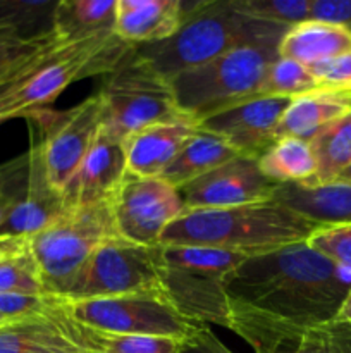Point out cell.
<instances>
[{"label":"cell","instance_id":"8fae6325","mask_svg":"<svg viewBox=\"0 0 351 353\" xmlns=\"http://www.w3.org/2000/svg\"><path fill=\"white\" fill-rule=\"evenodd\" d=\"M102 100L95 93L69 110L41 109L28 117L40 140L48 181L58 193H64L88 155L102 128Z\"/></svg>","mask_w":351,"mask_h":353},{"label":"cell","instance_id":"b9f144b4","mask_svg":"<svg viewBox=\"0 0 351 353\" xmlns=\"http://www.w3.org/2000/svg\"><path fill=\"white\" fill-rule=\"evenodd\" d=\"M7 121H9V116H7L6 107H3V105H2V102H0V124L7 123Z\"/></svg>","mask_w":351,"mask_h":353},{"label":"cell","instance_id":"cb8c5ba5","mask_svg":"<svg viewBox=\"0 0 351 353\" xmlns=\"http://www.w3.org/2000/svg\"><path fill=\"white\" fill-rule=\"evenodd\" d=\"M236 157L240 155L226 141L220 140L215 134L198 130V133L182 147L178 157L171 162L160 178L174 188L181 190L182 186L189 185L195 179L202 178L206 172L213 171Z\"/></svg>","mask_w":351,"mask_h":353},{"label":"cell","instance_id":"d6986e66","mask_svg":"<svg viewBox=\"0 0 351 353\" xmlns=\"http://www.w3.org/2000/svg\"><path fill=\"white\" fill-rule=\"evenodd\" d=\"M272 200L286 205L317 228L351 223V185L346 183L279 185Z\"/></svg>","mask_w":351,"mask_h":353},{"label":"cell","instance_id":"7dc6e473","mask_svg":"<svg viewBox=\"0 0 351 353\" xmlns=\"http://www.w3.org/2000/svg\"><path fill=\"white\" fill-rule=\"evenodd\" d=\"M79 353H81V352H79Z\"/></svg>","mask_w":351,"mask_h":353},{"label":"cell","instance_id":"52a82bcc","mask_svg":"<svg viewBox=\"0 0 351 353\" xmlns=\"http://www.w3.org/2000/svg\"><path fill=\"white\" fill-rule=\"evenodd\" d=\"M102 128L116 140H126L141 128L186 116L178 105L171 81L134 48L98 92Z\"/></svg>","mask_w":351,"mask_h":353},{"label":"cell","instance_id":"ac0fdd59","mask_svg":"<svg viewBox=\"0 0 351 353\" xmlns=\"http://www.w3.org/2000/svg\"><path fill=\"white\" fill-rule=\"evenodd\" d=\"M182 19L181 0H117L114 31L126 43L145 47L169 40Z\"/></svg>","mask_w":351,"mask_h":353},{"label":"cell","instance_id":"bcb514c9","mask_svg":"<svg viewBox=\"0 0 351 353\" xmlns=\"http://www.w3.org/2000/svg\"><path fill=\"white\" fill-rule=\"evenodd\" d=\"M79 352H81V350H79ZM81 353H86V352H81Z\"/></svg>","mask_w":351,"mask_h":353},{"label":"cell","instance_id":"ee69618b","mask_svg":"<svg viewBox=\"0 0 351 353\" xmlns=\"http://www.w3.org/2000/svg\"><path fill=\"white\" fill-rule=\"evenodd\" d=\"M344 99H346L348 107H350V110H351V92L350 93H344Z\"/></svg>","mask_w":351,"mask_h":353},{"label":"cell","instance_id":"e0dca14e","mask_svg":"<svg viewBox=\"0 0 351 353\" xmlns=\"http://www.w3.org/2000/svg\"><path fill=\"white\" fill-rule=\"evenodd\" d=\"M198 130V121L182 116L150 124L129 134L124 140L127 174L136 178H160Z\"/></svg>","mask_w":351,"mask_h":353},{"label":"cell","instance_id":"9c48e42d","mask_svg":"<svg viewBox=\"0 0 351 353\" xmlns=\"http://www.w3.org/2000/svg\"><path fill=\"white\" fill-rule=\"evenodd\" d=\"M145 295L165 296L164 247H148L110 236L93 252L62 299L96 300Z\"/></svg>","mask_w":351,"mask_h":353},{"label":"cell","instance_id":"30bf717a","mask_svg":"<svg viewBox=\"0 0 351 353\" xmlns=\"http://www.w3.org/2000/svg\"><path fill=\"white\" fill-rule=\"evenodd\" d=\"M61 310L72 321L110 333L188 338L200 326H203L182 317L165 296L145 295L96 300L61 299Z\"/></svg>","mask_w":351,"mask_h":353},{"label":"cell","instance_id":"83f0119b","mask_svg":"<svg viewBox=\"0 0 351 353\" xmlns=\"http://www.w3.org/2000/svg\"><path fill=\"white\" fill-rule=\"evenodd\" d=\"M308 143L317 162L315 181L310 186L336 181L351 164V110L322 128Z\"/></svg>","mask_w":351,"mask_h":353},{"label":"cell","instance_id":"7402d4cb","mask_svg":"<svg viewBox=\"0 0 351 353\" xmlns=\"http://www.w3.org/2000/svg\"><path fill=\"white\" fill-rule=\"evenodd\" d=\"M350 112L344 93L315 90L295 97L282 114L275 130L279 138H298L310 141L322 128Z\"/></svg>","mask_w":351,"mask_h":353},{"label":"cell","instance_id":"1f68e13d","mask_svg":"<svg viewBox=\"0 0 351 353\" xmlns=\"http://www.w3.org/2000/svg\"><path fill=\"white\" fill-rule=\"evenodd\" d=\"M0 293H21V295L48 293L36 262L30 252L0 264Z\"/></svg>","mask_w":351,"mask_h":353},{"label":"cell","instance_id":"60d3db41","mask_svg":"<svg viewBox=\"0 0 351 353\" xmlns=\"http://www.w3.org/2000/svg\"><path fill=\"white\" fill-rule=\"evenodd\" d=\"M336 181H339V183H346V185H351V164L348 165V168L344 169V171L341 172L339 176H337ZM332 183H334V181H332Z\"/></svg>","mask_w":351,"mask_h":353},{"label":"cell","instance_id":"7a4b0ae2","mask_svg":"<svg viewBox=\"0 0 351 353\" xmlns=\"http://www.w3.org/2000/svg\"><path fill=\"white\" fill-rule=\"evenodd\" d=\"M317 230L275 200L229 209L184 210L160 238L164 247H206L253 257L301 243Z\"/></svg>","mask_w":351,"mask_h":353},{"label":"cell","instance_id":"4316f807","mask_svg":"<svg viewBox=\"0 0 351 353\" xmlns=\"http://www.w3.org/2000/svg\"><path fill=\"white\" fill-rule=\"evenodd\" d=\"M0 353H79L52 319H28L0 327Z\"/></svg>","mask_w":351,"mask_h":353},{"label":"cell","instance_id":"4dcf8cb0","mask_svg":"<svg viewBox=\"0 0 351 353\" xmlns=\"http://www.w3.org/2000/svg\"><path fill=\"white\" fill-rule=\"evenodd\" d=\"M246 16L291 28L310 19L312 0H236Z\"/></svg>","mask_w":351,"mask_h":353},{"label":"cell","instance_id":"44dd1931","mask_svg":"<svg viewBox=\"0 0 351 353\" xmlns=\"http://www.w3.org/2000/svg\"><path fill=\"white\" fill-rule=\"evenodd\" d=\"M52 321L57 323L62 333L78 350L86 353H182L188 340V338L147 336V334H124L95 330L76 323L62 310H58Z\"/></svg>","mask_w":351,"mask_h":353},{"label":"cell","instance_id":"d6a6232c","mask_svg":"<svg viewBox=\"0 0 351 353\" xmlns=\"http://www.w3.org/2000/svg\"><path fill=\"white\" fill-rule=\"evenodd\" d=\"M306 245L351 272V223L319 226L306 238Z\"/></svg>","mask_w":351,"mask_h":353},{"label":"cell","instance_id":"74e56055","mask_svg":"<svg viewBox=\"0 0 351 353\" xmlns=\"http://www.w3.org/2000/svg\"><path fill=\"white\" fill-rule=\"evenodd\" d=\"M182 353H234L231 352L209 326H200L191 336L186 340Z\"/></svg>","mask_w":351,"mask_h":353},{"label":"cell","instance_id":"6da1fadb","mask_svg":"<svg viewBox=\"0 0 351 353\" xmlns=\"http://www.w3.org/2000/svg\"><path fill=\"white\" fill-rule=\"evenodd\" d=\"M350 290L351 272L306 241L253 255L227 279V330L255 353L296 350L306 333L336 321Z\"/></svg>","mask_w":351,"mask_h":353},{"label":"cell","instance_id":"484cf974","mask_svg":"<svg viewBox=\"0 0 351 353\" xmlns=\"http://www.w3.org/2000/svg\"><path fill=\"white\" fill-rule=\"evenodd\" d=\"M260 171L275 185L310 186L315 181L317 162L308 141L298 138H279L258 157Z\"/></svg>","mask_w":351,"mask_h":353},{"label":"cell","instance_id":"ba28073f","mask_svg":"<svg viewBox=\"0 0 351 353\" xmlns=\"http://www.w3.org/2000/svg\"><path fill=\"white\" fill-rule=\"evenodd\" d=\"M110 236H117L110 200L67 209L31 236L30 254L47 292L62 299L93 252Z\"/></svg>","mask_w":351,"mask_h":353},{"label":"cell","instance_id":"f1b7e54d","mask_svg":"<svg viewBox=\"0 0 351 353\" xmlns=\"http://www.w3.org/2000/svg\"><path fill=\"white\" fill-rule=\"evenodd\" d=\"M315 90H319V83L308 68L291 59L277 57L265 72L258 97L295 99Z\"/></svg>","mask_w":351,"mask_h":353},{"label":"cell","instance_id":"5b68a950","mask_svg":"<svg viewBox=\"0 0 351 353\" xmlns=\"http://www.w3.org/2000/svg\"><path fill=\"white\" fill-rule=\"evenodd\" d=\"M277 57V45H241L169 81L179 109L202 121L258 97L265 72Z\"/></svg>","mask_w":351,"mask_h":353},{"label":"cell","instance_id":"7c38bea8","mask_svg":"<svg viewBox=\"0 0 351 353\" xmlns=\"http://www.w3.org/2000/svg\"><path fill=\"white\" fill-rule=\"evenodd\" d=\"M117 236L138 245H160L164 231L184 212L181 193L162 178L126 176L110 199Z\"/></svg>","mask_w":351,"mask_h":353},{"label":"cell","instance_id":"2e32d148","mask_svg":"<svg viewBox=\"0 0 351 353\" xmlns=\"http://www.w3.org/2000/svg\"><path fill=\"white\" fill-rule=\"evenodd\" d=\"M26 154V185L21 199L17 200L6 223L0 228V233L31 238L58 219L67 210V207H65L64 195L58 193L48 181L43 157H41L40 140L34 131H31V143Z\"/></svg>","mask_w":351,"mask_h":353},{"label":"cell","instance_id":"ab89813d","mask_svg":"<svg viewBox=\"0 0 351 353\" xmlns=\"http://www.w3.org/2000/svg\"><path fill=\"white\" fill-rule=\"evenodd\" d=\"M334 323L351 326V290H350V293L346 295V299H344L343 305H341V309H339V312H337L336 321H334Z\"/></svg>","mask_w":351,"mask_h":353},{"label":"cell","instance_id":"5bb4252c","mask_svg":"<svg viewBox=\"0 0 351 353\" xmlns=\"http://www.w3.org/2000/svg\"><path fill=\"white\" fill-rule=\"evenodd\" d=\"M292 99L255 97L198 121L200 130L226 141L237 155L258 159L275 141V130Z\"/></svg>","mask_w":351,"mask_h":353},{"label":"cell","instance_id":"8992f818","mask_svg":"<svg viewBox=\"0 0 351 353\" xmlns=\"http://www.w3.org/2000/svg\"><path fill=\"white\" fill-rule=\"evenodd\" d=\"M244 259L206 247H164L165 299L191 323L229 327L227 279Z\"/></svg>","mask_w":351,"mask_h":353},{"label":"cell","instance_id":"277c9868","mask_svg":"<svg viewBox=\"0 0 351 353\" xmlns=\"http://www.w3.org/2000/svg\"><path fill=\"white\" fill-rule=\"evenodd\" d=\"M134 48L120 40L114 28L62 43L33 74L0 90V102L6 107L9 121L17 117L28 119L54 102L72 83L110 74Z\"/></svg>","mask_w":351,"mask_h":353},{"label":"cell","instance_id":"d4e9b609","mask_svg":"<svg viewBox=\"0 0 351 353\" xmlns=\"http://www.w3.org/2000/svg\"><path fill=\"white\" fill-rule=\"evenodd\" d=\"M116 3L117 0H61L52 16V33L69 43L114 28Z\"/></svg>","mask_w":351,"mask_h":353},{"label":"cell","instance_id":"8d00e7d4","mask_svg":"<svg viewBox=\"0 0 351 353\" xmlns=\"http://www.w3.org/2000/svg\"><path fill=\"white\" fill-rule=\"evenodd\" d=\"M310 19L339 24L351 30V0H312Z\"/></svg>","mask_w":351,"mask_h":353},{"label":"cell","instance_id":"603a6c76","mask_svg":"<svg viewBox=\"0 0 351 353\" xmlns=\"http://www.w3.org/2000/svg\"><path fill=\"white\" fill-rule=\"evenodd\" d=\"M61 45L52 30L34 37L0 30V90L33 74Z\"/></svg>","mask_w":351,"mask_h":353},{"label":"cell","instance_id":"9a60e30c","mask_svg":"<svg viewBox=\"0 0 351 353\" xmlns=\"http://www.w3.org/2000/svg\"><path fill=\"white\" fill-rule=\"evenodd\" d=\"M127 176L126 152L123 141L100 128L88 155L64 190L67 209L107 202Z\"/></svg>","mask_w":351,"mask_h":353},{"label":"cell","instance_id":"3957f363","mask_svg":"<svg viewBox=\"0 0 351 353\" xmlns=\"http://www.w3.org/2000/svg\"><path fill=\"white\" fill-rule=\"evenodd\" d=\"M289 28L246 16L236 0L184 2L181 28L169 40L136 47L165 78L198 68L241 45H277Z\"/></svg>","mask_w":351,"mask_h":353},{"label":"cell","instance_id":"f546056e","mask_svg":"<svg viewBox=\"0 0 351 353\" xmlns=\"http://www.w3.org/2000/svg\"><path fill=\"white\" fill-rule=\"evenodd\" d=\"M57 2L50 0H0V30H9L23 37L45 33L40 26L50 24Z\"/></svg>","mask_w":351,"mask_h":353},{"label":"cell","instance_id":"ffe728a7","mask_svg":"<svg viewBox=\"0 0 351 353\" xmlns=\"http://www.w3.org/2000/svg\"><path fill=\"white\" fill-rule=\"evenodd\" d=\"M277 52L279 57L313 69L351 52V30L323 21H303L286 31Z\"/></svg>","mask_w":351,"mask_h":353},{"label":"cell","instance_id":"f35d334b","mask_svg":"<svg viewBox=\"0 0 351 353\" xmlns=\"http://www.w3.org/2000/svg\"><path fill=\"white\" fill-rule=\"evenodd\" d=\"M30 252V238L0 233V264L26 255Z\"/></svg>","mask_w":351,"mask_h":353},{"label":"cell","instance_id":"e575fe53","mask_svg":"<svg viewBox=\"0 0 351 353\" xmlns=\"http://www.w3.org/2000/svg\"><path fill=\"white\" fill-rule=\"evenodd\" d=\"M28 178V154L0 164V228L23 195Z\"/></svg>","mask_w":351,"mask_h":353},{"label":"cell","instance_id":"7bdbcfd3","mask_svg":"<svg viewBox=\"0 0 351 353\" xmlns=\"http://www.w3.org/2000/svg\"><path fill=\"white\" fill-rule=\"evenodd\" d=\"M12 323H19V321H14V319H7V317L0 316V327L7 326V324H12Z\"/></svg>","mask_w":351,"mask_h":353},{"label":"cell","instance_id":"836d02e7","mask_svg":"<svg viewBox=\"0 0 351 353\" xmlns=\"http://www.w3.org/2000/svg\"><path fill=\"white\" fill-rule=\"evenodd\" d=\"M296 353H351V326L330 323L301 338Z\"/></svg>","mask_w":351,"mask_h":353},{"label":"cell","instance_id":"4fadbf2b","mask_svg":"<svg viewBox=\"0 0 351 353\" xmlns=\"http://www.w3.org/2000/svg\"><path fill=\"white\" fill-rule=\"evenodd\" d=\"M277 186L260 171L258 159L240 155L182 186L179 193L184 210L229 209L268 202Z\"/></svg>","mask_w":351,"mask_h":353},{"label":"cell","instance_id":"f6af8a7d","mask_svg":"<svg viewBox=\"0 0 351 353\" xmlns=\"http://www.w3.org/2000/svg\"><path fill=\"white\" fill-rule=\"evenodd\" d=\"M282 353H296V352H282Z\"/></svg>","mask_w":351,"mask_h":353},{"label":"cell","instance_id":"d590c367","mask_svg":"<svg viewBox=\"0 0 351 353\" xmlns=\"http://www.w3.org/2000/svg\"><path fill=\"white\" fill-rule=\"evenodd\" d=\"M319 83V90L336 93L351 92V52L310 69Z\"/></svg>","mask_w":351,"mask_h":353}]
</instances>
